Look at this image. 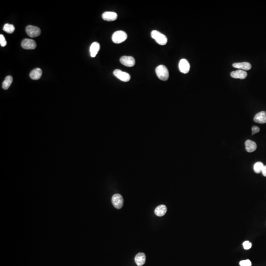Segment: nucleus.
Masks as SVG:
<instances>
[{
    "label": "nucleus",
    "instance_id": "1",
    "mask_svg": "<svg viewBox=\"0 0 266 266\" xmlns=\"http://www.w3.org/2000/svg\"><path fill=\"white\" fill-rule=\"evenodd\" d=\"M155 71L158 78L163 81H166L169 77V71L166 66L160 65L155 69Z\"/></svg>",
    "mask_w": 266,
    "mask_h": 266
},
{
    "label": "nucleus",
    "instance_id": "2",
    "mask_svg": "<svg viewBox=\"0 0 266 266\" xmlns=\"http://www.w3.org/2000/svg\"><path fill=\"white\" fill-rule=\"evenodd\" d=\"M151 36L152 38L155 40L156 43L160 45H164L167 43V38L158 31H152L151 33Z\"/></svg>",
    "mask_w": 266,
    "mask_h": 266
},
{
    "label": "nucleus",
    "instance_id": "3",
    "mask_svg": "<svg viewBox=\"0 0 266 266\" xmlns=\"http://www.w3.org/2000/svg\"><path fill=\"white\" fill-rule=\"evenodd\" d=\"M127 38V35L123 31H117L113 34L112 41L115 44H120Z\"/></svg>",
    "mask_w": 266,
    "mask_h": 266
},
{
    "label": "nucleus",
    "instance_id": "4",
    "mask_svg": "<svg viewBox=\"0 0 266 266\" xmlns=\"http://www.w3.org/2000/svg\"><path fill=\"white\" fill-rule=\"evenodd\" d=\"M26 32L28 35L31 38L37 37L41 33V31L39 28L32 25H28L26 27Z\"/></svg>",
    "mask_w": 266,
    "mask_h": 266
},
{
    "label": "nucleus",
    "instance_id": "5",
    "mask_svg": "<svg viewBox=\"0 0 266 266\" xmlns=\"http://www.w3.org/2000/svg\"><path fill=\"white\" fill-rule=\"evenodd\" d=\"M113 74L117 78L123 82H128L131 79L130 75L128 73L123 71L121 70L116 69L113 71Z\"/></svg>",
    "mask_w": 266,
    "mask_h": 266
},
{
    "label": "nucleus",
    "instance_id": "6",
    "mask_svg": "<svg viewBox=\"0 0 266 266\" xmlns=\"http://www.w3.org/2000/svg\"><path fill=\"white\" fill-rule=\"evenodd\" d=\"M112 203L116 209H121L124 204L123 198L122 195L119 194H114L112 197Z\"/></svg>",
    "mask_w": 266,
    "mask_h": 266
},
{
    "label": "nucleus",
    "instance_id": "7",
    "mask_svg": "<svg viewBox=\"0 0 266 266\" xmlns=\"http://www.w3.org/2000/svg\"><path fill=\"white\" fill-rule=\"evenodd\" d=\"M21 47L25 50H34L37 47V44L34 40L26 38L21 42Z\"/></svg>",
    "mask_w": 266,
    "mask_h": 266
},
{
    "label": "nucleus",
    "instance_id": "8",
    "mask_svg": "<svg viewBox=\"0 0 266 266\" xmlns=\"http://www.w3.org/2000/svg\"><path fill=\"white\" fill-rule=\"evenodd\" d=\"M120 62L124 66L132 67L135 65V60L134 57L132 56H124L121 57L120 59Z\"/></svg>",
    "mask_w": 266,
    "mask_h": 266
},
{
    "label": "nucleus",
    "instance_id": "9",
    "mask_svg": "<svg viewBox=\"0 0 266 266\" xmlns=\"http://www.w3.org/2000/svg\"><path fill=\"white\" fill-rule=\"evenodd\" d=\"M180 71L183 74H187L189 71L190 66L186 59H182L180 60L178 64Z\"/></svg>",
    "mask_w": 266,
    "mask_h": 266
},
{
    "label": "nucleus",
    "instance_id": "10",
    "mask_svg": "<svg viewBox=\"0 0 266 266\" xmlns=\"http://www.w3.org/2000/svg\"><path fill=\"white\" fill-rule=\"evenodd\" d=\"M247 74L246 71L241 70H237L231 73V76L233 78H239L243 80L247 77Z\"/></svg>",
    "mask_w": 266,
    "mask_h": 266
},
{
    "label": "nucleus",
    "instance_id": "11",
    "mask_svg": "<svg viewBox=\"0 0 266 266\" xmlns=\"http://www.w3.org/2000/svg\"><path fill=\"white\" fill-rule=\"evenodd\" d=\"M102 18L105 21H113L117 18V14L114 12L107 11L102 14Z\"/></svg>",
    "mask_w": 266,
    "mask_h": 266
},
{
    "label": "nucleus",
    "instance_id": "12",
    "mask_svg": "<svg viewBox=\"0 0 266 266\" xmlns=\"http://www.w3.org/2000/svg\"><path fill=\"white\" fill-rule=\"evenodd\" d=\"M254 122L258 123L264 124L266 123V112L261 111L255 115L253 119Z\"/></svg>",
    "mask_w": 266,
    "mask_h": 266
},
{
    "label": "nucleus",
    "instance_id": "13",
    "mask_svg": "<svg viewBox=\"0 0 266 266\" xmlns=\"http://www.w3.org/2000/svg\"><path fill=\"white\" fill-rule=\"evenodd\" d=\"M233 66L235 68L243 70V71H248L251 69V65L248 62H241V63H236L233 64Z\"/></svg>",
    "mask_w": 266,
    "mask_h": 266
},
{
    "label": "nucleus",
    "instance_id": "14",
    "mask_svg": "<svg viewBox=\"0 0 266 266\" xmlns=\"http://www.w3.org/2000/svg\"><path fill=\"white\" fill-rule=\"evenodd\" d=\"M146 255L144 253H139L136 255L135 261L138 266H143L146 262Z\"/></svg>",
    "mask_w": 266,
    "mask_h": 266
},
{
    "label": "nucleus",
    "instance_id": "15",
    "mask_svg": "<svg viewBox=\"0 0 266 266\" xmlns=\"http://www.w3.org/2000/svg\"><path fill=\"white\" fill-rule=\"evenodd\" d=\"M100 49V45L97 42L92 43L90 47L91 56L94 58L96 56Z\"/></svg>",
    "mask_w": 266,
    "mask_h": 266
},
{
    "label": "nucleus",
    "instance_id": "16",
    "mask_svg": "<svg viewBox=\"0 0 266 266\" xmlns=\"http://www.w3.org/2000/svg\"><path fill=\"white\" fill-rule=\"evenodd\" d=\"M246 150V151L249 153L255 151L257 148V144L254 141L248 140L246 141L245 143Z\"/></svg>",
    "mask_w": 266,
    "mask_h": 266
},
{
    "label": "nucleus",
    "instance_id": "17",
    "mask_svg": "<svg viewBox=\"0 0 266 266\" xmlns=\"http://www.w3.org/2000/svg\"><path fill=\"white\" fill-rule=\"evenodd\" d=\"M43 71L40 68H36L31 71L30 77L33 80H38L41 78L42 76Z\"/></svg>",
    "mask_w": 266,
    "mask_h": 266
},
{
    "label": "nucleus",
    "instance_id": "18",
    "mask_svg": "<svg viewBox=\"0 0 266 266\" xmlns=\"http://www.w3.org/2000/svg\"><path fill=\"white\" fill-rule=\"evenodd\" d=\"M167 211V208L164 204H161L155 209V214L158 216L161 217L164 216Z\"/></svg>",
    "mask_w": 266,
    "mask_h": 266
},
{
    "label": "nucleus",
    "instance_id": "19",
    "mask_svg": "<svg viewBox=\"0 0 266 266\" xmlns=\"http://www.w3.org/2000/svg\"><path fill=\"white\" fill-rule=\"evenodd\" d=\"M13 77L11 76H7L5 78V80L3 82V84H2L3 89L5 90H8V88L11 86V83H13Z\"/></svg>",
    "mask_w": 266,
    "mask_h": 266
},
{
    "label": "nucleus",
    "instance_id": "20",
    "mask_svg": "<svg viewBox=\"0 0 266 266\" xmlns=\"http://www.w3.org/2000/svg\"><path fill=\"white\" fill-rule=\"evenodd\" d=\"M3 30L8 34H12L15 31V27L13 24L7 23L4 26Z\"/></svg>",
    "mask_w": 266,
    "mask_h": 266
},
{
    "label": "nucleus",
    "instance_id": "21",
    "mask_svg": "<svg viewBox=\"0 0 266 266\" xmlns=\"http://www.w3.org/2000/svg\"><path fill=\"white\" fill-rule=\"evenodd\" d=\"M264 165L263 163L261 162H257L254 165L253 170L255 171V173L257 174L262 172V169L263 168Z\"/></svg>",
    "mask_w": 266,
    "mask_h": 266
},
{
    "label": "nucleus",
    "instance_id": "22",
    "mask_svg": "<svg viewBox=\"0 0 266 266\" xmlns=\"http://www.w3.org/2000/svg\"><path fill=\"white\" fill-rule=\"evenodd\" d=\"M252 265L251 262L249 260H242L240 262V266H251Z\"/></svg>",
    "mask_w": 266,
    "mask_h": 266
},
{
    "label": "nucleus",
    "instance_id": "23",
    "mask_svg": "<svg viewBox=\"0 0 266 266\" xmlns=\"http://www.w3.org/2000/svg\"><path fill=\"white\" fill-rule=\"evenodd\" d=\"M0 44L2 47H4L7 45V43L5 40L4 36L3 35H0Z\"/></svg>",
    "mask_w": 266,
    "mask_h": 266
},
{
    "label": "nucleus",
    "instance_id": "24",
    "mask_svg": "<svg viewBox=\"0 0 266 266\" xmlns=\"http://www.w3.org/2000/svg\"><path fill=\"white\" fill-rule=\"evenodd\" d=\"M243 245L244 249L246 250L249 249L252 246V243H250L249 241H244V243H243Z\"/></svg>",
    "mask_w": 266,
    "mask_h": 266
},
{
    "label": "nucleus",
    "instance_id": "25",
    "mask_svg": "<svg viewBox=\"0 0 266 266\" xmlns=\"http://www.w3.org/2000/svg\"><path fill=\"white\" fill-rule=\"evenodd\" d=\"M260 131V128L257 126H253L252 128V135H253L258 133Z\"/></svg>",
    "mask_w": 266,
    "mask_h": 266
},
{
    "label": "nucleus",
    "instance_id": "26",
    "mask_svg": "<svg viewBox=\"0 0 266 266\" xmlns=\"http://www.w3.org/2000/svg\"><path fill=\"white\" fill-rule=\"evenodd\" d=\"M262 174L264 177H266V166H264L262 170Z\"/></svg>",
    "mask_w": 266,
    "mask_h": 266
}]
</instances>
